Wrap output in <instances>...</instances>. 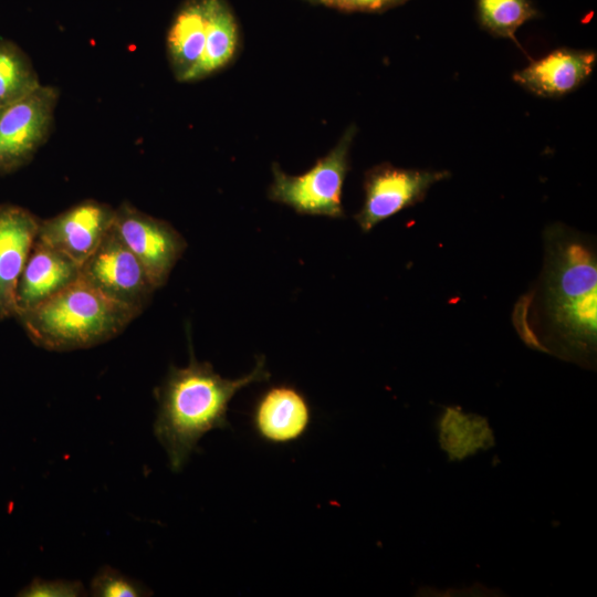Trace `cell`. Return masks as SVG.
<instances>
[{"label": "cell", "mask_w": 597, "mask_h": 597, "mask_svg": "<svg viewBox=\"0 0 597 597\" xmlns=\"http://www.w3.org/2000/svg\"><path fill=\"white\" fill-rule=\"evenodd\" d=\"M139 314L78 279L17 317L39 347L69 352L90 348L116 337Z\"/></svg>", "instance_id": "cell-2"}, {"label": "cell", "mask_w": 597, "mask_h": 597, "mask_svg": "<svg viewBox=\"0 0 597 597\" xmlns=\"http://www.w3.org/2000/svg\"><path fill=\"white\" fill-rule=\"evenodd\" d=\"M476 11L484 30L513 41L519 28L538 15L530 0H478Z\"/></svg>", "instance_id": "cell-17"}, {"label": "cell", "mask_w": 597, "mask_h": 597, "mask_svg": "<svg viewBox=\"0 0 597 597\" xmlns=\"http://www.w3.org/2000/svg\"><path fill=\"white\" fill-rule=\"evenodd\" d=\"M312 4H323L325 0H304Z\"/></svg>", "instance_id": "cell-21"}, {"label": "cell", "mask_w": 597, "mask_h": 597, "mask_svg": "<svg viewBox=\"0 0 597 597\" xmlns=\"http://www.w3.org/2000/svg\"><path fill=\"white\" fill-rule=\"evenodd\" d=\"M240 30L237 18L226 0H211L206 42L192 82L226 67L239 49Z\"/></svg>", "instance_id": "cell-15"}, {"label": "cell", "mask_w": 597, "mask_h": 597, "mask_svg": "<svg viewBox=\"0 0 597 597\" xmlns=\"http://www.w3.org/2000/svg\"><path fill=\"white\" fill-rule=\"evenodd\" d=\"M39 224L40 219L28 209L0 205V320L17 314V287Z\"/></svg>", "instance_id": "cell-10"}, {"label": "cell", "mask_w": 597, "mask_h": 597, "mask_svg": "<svg viewBox=\"0 0 597 597\" xmlns=\"http://www.w3.org/2000/svg\"><path fill=\"white\" fill-rule=\"evenodd\" d=\"M596 61L595 51L561 48L515 72L513 80L535 95L558 97L580 86Z\"/></svg>", "instance_id": "cell-12"}, {"label": "cell", "mask_w": 597, "mask_h": 597, "mask_svg": "<svg viewBox=\"0 0 597 597\" xmlns=\"http://www.w3.org/2000/svg\"><path fill=\"white\" fill-rule=\"evenodd\" d=\"M409 0H325L322 6L343 12H383Z\"/></svg>", "instance_id": "cell-20"}, {"label": "cell", "mask_w": 597, "mask_h": 597, "mask_svg": "<svg viewBox=\"0 0 597 597\" xmlns=\"http://www.w3.org/2000/svg\"><path fill=\"white\" fill-rule=\"evenodd\" d=\"M20 595L28 597H78L86 595V590L81 582L35 578Z\"/></svg>", "instance_id": "cell-19"}, {"label": "cell", "mask_w": 597, "mask_h": 597, "mask_svg": "<svg viewBox=\"0 0 597 597\" xmlns=\"http://www.w3.org/2000/svg\"><path fill=\"white\" fill-rule=\"evenodd\" d=\"M59 90L40 85L0 113V174L27 164L48 139Z\"/></svg>", "instance_id": "cell-6"}, {"label": "cell", "mask_w": 597, "mask_h": 597, "mask_svg": "<svg viewBox=\"0 0 597 597\" xmlns=\"http://www.w3.org/2000/svg\"><path fill=\"white\" fill-rule=\"evenodd\" d=\"M91 595L94 597H140L151 591L137 582L109 566L101 567L91 582Z\"/></svg>", "instance_id": "cell-18"}, {"label": "cell", "mask_w": 597, "mask_h": 597, "mask_svg": "<svg viewBox=\"0 0 597 597\" xmlns=\"http://www.w3.org/2000/svg\"><path fill=\"white\" fill-rule=\"evenodd\" d=\"M2 109H3V108H2ZM2 109H0V113H1Z\"/></svg>", "instance_id": "cell-22"}, {"label": "cell", "mask_w": 597, "mask_h": 597, "mask_svg": "<svg viewBox=\"0 0 597 597\" xmlns=\"http://www.w3.org/2000/svg\"><path fill=\"white\" fill-rule=\"evenodd\" d=\"M211 0H185L167 32V56L179 82H192L201 60Z\"/></svg>", "instance_id": "cell-14"}, {"label": "cell", "mask_w": 597, "mask_h": 597, "mask_svg": "<svg viewBox=\"0 0 597 597\" xmlns=\"http://www.w3.org/2000/svg\"><path fill=\"white\" fill-rule=\"evenodd\" d=\"M269 377L263 356L256 358L248 375L238 379L223 378L210 363L198 362L192 350L186 367L171 365L155 389L158 410L154 423V433L171 470L184 468L207 432L229 427V405L240 389Z\"/></svg>", "instance_id": "cell-1"}, {"label": "cell", "mask_w": 597, "mask_h": 597, "mask_svg": "<svg viewBox=\"0 0 597 597\" xmlns=\"http://www.w3.org/2000/svg\"><path fill=\"white\" fill-rule=\"evenodd\" d=\"M80 279L108 298L140 313L157 290L113 227L81 265Z\"/></svg>", "instance_id": "cell-5"}, {"label": "cell", "mask_w": 597, "mask_h": 597, "mask_svg": "<svg viewBox=\"0 0 597 597\" xmlns=\"http://www.w3.org/2000/svg\"><path fill=\"white\" fill-rule=\"evenodd\" d=\"M113 229L140 261L156 289L165 285L187 248L180 232L128 201L115 208Z\"/></svg>", "instance_id": "cell-7"}, {"label": "cell", "mask_w": 597, "mask_h": 597, "mask_svg": "<svg viewBox=\"0 0 597 597\" xmlns=\"http://www.w3.org/2000/svg\"><path fill=\"white\" fill-rule=\"evenodd\" d=\"M40 85L38 73L25 52L14 42L0 39V109Z\"/></svg>", "instance_id": "cell-16"}, {"label": "cell", "mask_w": 597, "mask_h": 597, "mask_svg": "<svg viewBox=\"0 0 597 597\" xmlns=\"http://www.w3.org/2000/svg\"><path fill=\"white\" fill-rule=\"evenodd\" d=\"M115 208L94 199L83 200L59 214L40 220L36 240L82 265L113 227Z\"/></svg>", "instance_id": "cell-9"}, {"label": "cell", "mask_w": 597, "mask_h": 597, "mask_svg": "<svg viewBox=\"0 0 597 597\" xmlns=\"http://www.w3.org/2000/svg\"><path fill=\"white\" fill-rule=\"evenodd\" d=\"M81 265L59 250L35 240L20 275L17 314L34 308L80 279Z\"/></svg>", "instance_id": "cell-13"}, {"label": "cell", "mask_w": 597, "mask_h": 597, "mask_svg": "<svg viewBox=\"0 0 597 597\" xmlns=\"http://www.w3.org/2000/svg\"><path fill=\"white\" fill-rule=\"evenodd\" d=\"M356 132L355 125L347 127L335 147L302 175H287L273 164L269 199L286 205L300 214L343 218L342 192Z\"/></svg>", "instance_id": "cell-4"}, {"label": "cell", "mask_w": 597, "mask_h": 597, "mask_svg": "<svg viewBox=\"0 0 597 597\" xmlns=\"http://www.w3.org/2000/svg\"><path fill=\"white\" fill-rule=\"evenodd\" d=\"M447 170H419L380 164L364 179L365 198L355 220L364 232L411 207L426 197L434 184L447 179Z\"/></svg>", "instance_id": "cell-8"}, {"label": "cell", "mask_w": 597, "mask_h": 597, "mask_svg": "<svg viewBox=\"0 0 597 597\" xmlns=\"http://www.w3.org/2000/svg\"><path fill=\"white\" fill-rule=\"evenodd\" d=\"M256 436L272 444L300 440L312 422V408L305 395L291 385L268 388L255 401L251 415Z\"/></svg>", "instance_id": "cell-11"}, {"label": "cell", "mask_w": 597, "mask_h": 597, "mask_svg": "<svg viewBox=\"0 0 597 597\" xmlns=\"http://www.w3.org/2000/svg\"><path fill=\"white\" fill-rule=\"evenodd\" d=\"M545 310L553 328L573 349H591L597 333V263L590 247L558 237L549 248Z\"/></svg>", "instance_id": "cell-3"}]
</instances>
